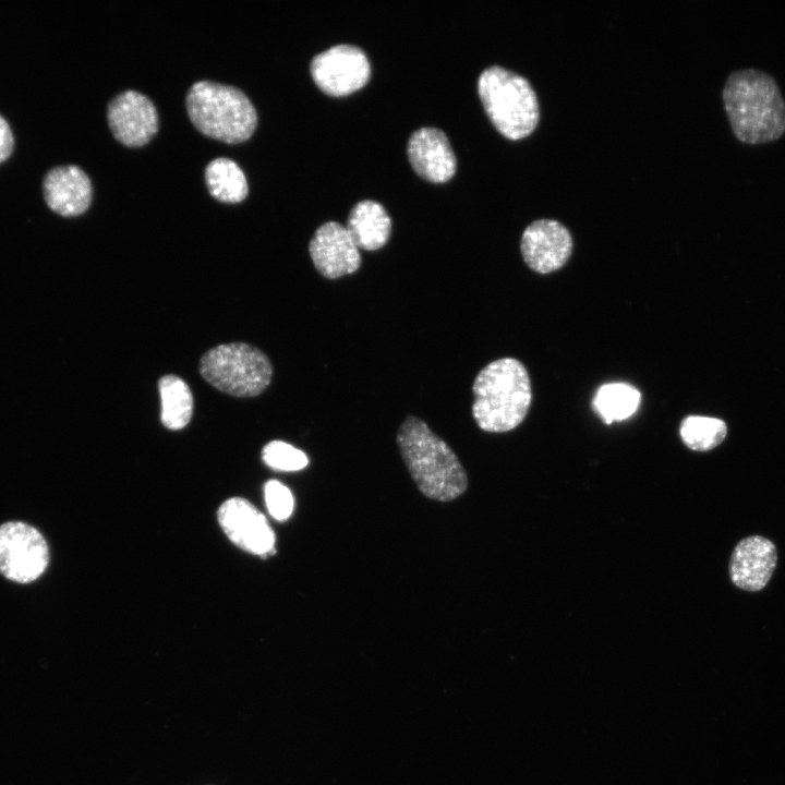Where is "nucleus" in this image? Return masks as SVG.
Returning <instances> with one entry per match:
<instances>
[{"label":"nucleus","instance_id":"20e7f679","mask_svg":"<svg viewBox=\"0 0 785 785\" xmlns=\"http://www.w3.org/2000/svg\"><path fill=\"white\" fill-rule=\"evenodd\" d=\"M185 101L194 126L215 140L229 144L241 143L256 128V110L237 87L200 81L191 86Z\"/></svg>","mask_w":785,"mask_h":785},{"label":"nucleus","instance_id":"9b49d317","mask_svg":"<svg viewBox=\"0 0 785 785\" xmlns=\"http://www.w3.org/2000/svg\"><path fill=\"white\" fill-rule=\"evenodd\" d=\"M220 527L240 548L255 555L275 554V534L266 518L240 497L226 500L218 510Z\"/></svg>","mask_w":785,"mask_h":785},{"label":"nucleus","instance_id":"f03ea898","mask_svg":"<svg viewBox=\"0 0 785 785\" xmlns=\"http://www.w3.org/2000/svg\"><path fill=\"white\" fill-rule=\"evenodd\" d=\"M396 442L419 491L427 498L450 502L468 487V475L449 445L420 418L408 415Z\"/></svg>","mask_w":785,"mask_h":785},{"label":"nucleus","instance_id":"423d86ee","mask_svg":"<svg viewBox=\"0 0 785 785\" xmlns=\"http://www.w3.org/2000/svg\"><path fill=\"white\" fill-rule=\"evenodd\" d=\"M203 378L234 397H254L270 384L273 366L267 355L244 342L219 345L201 359Z\"/></svg>","mask_w":785,"mask_h":785},{"label":"nucleus","instance_id":"39448f33","mask_svg":"<svg viewBox=\"0 0 785 785\" xmlns=\"http://www.w3.org/2000/svg\"><path fill=\"white\" fill-rule=\"evenodd\" d=\"M478 92L487 117L505 137L520 140L536 128L539 101L526 77L493 65L480 74Z\"/></svg>","mask_w":785,"mask_h":785},{"label":"nucleus","instance_id":"4468645a","mask_svg":"<svg viewBox=\"0 0 785 785\" xmlns=\"http://www.w3.org/2000/svg\"><path fill=\"white\" fill-rule=\"evenodd\" d=\"M407 152L414 171L430 182H446L456 172L454 150L439 129L424 126L415 130L409 137Z\"/></svg>","mask_w":785,"mask_h":785},{"label":"nucleus","instance_id":"a211bd4d","mask_svg":"<svg viewBox=\"0 0 785 785\" xmlns=\"http://www.w3.org/2000/svg\"><path fill=\"white\" fill-rule=\"evenodd\" d=\"M209 193L220 202L239 203L247 195V182L242 169L231 159L219 157L205 169Z\"/></svg>","mask_w":785,"mask_h":785},{"label":"nucleus","instance_id":"6ab92c4d","mask_svg":"<svg viewBox=\"0 0 785 785\" xmlns=\"http://www.w3.org/2000/svg\"><path fill=\"white\" fill-rule=\"evenodd\" d=\"M641 395L637 388L625 383L605 384L599 388L593 406L606 424L631 416Z\"/></svg>","mask_w":785,"mask_h":785},{"label":"nucleus","instance_id":"4be33fe9","mask_svg":"<svg viewBox=\"0 0 785 785\" xmlns=\"http://www.w3.org/2000/svg\"><path fill=\"white\" fill-rule=\"evenodd\" d=\"M266 506L276 520H286L293 510V497L288 487L278 481L270 480L265 485Z\"/></svg>","mask_w":785,"mask_h":785},{"label":"nucleus","instance_id":"412c9836","mask_svg":"<svg viewBox=\"0 0 785 785\" xmlns=\"http://www.w3.org/2000/svg\"><path fill=\"white\" fill-rule=\"evenodd\" d=\"M262 457L268 467L281 471L301 470L309 462L302 450L281 440L268 443L262 451Z\"/></svg>","mask_w":785,"mask_h":785},{"label":"nucleus","instance_id":"ddd939ff","mask_svg":"<svg viewBox=\"0 0 785 785\" xmlns=\"http://www.w3.org/2000/svg\"><path fill=\"white\" fill-rule=\"evenodd\" d=\"M776 564L774 543L761 535H750L740 540L730 555L729 578L737 588L757 592L768 584Z\"/></svg>","mask_w":785,"mask_h":785},{"label":"nucleus","instance_id":"f8f14e48","mask_svg":"<svg viewBox=\"0 0 785 785\" xmlns=\"http://www.w3.org/2000/svg\"><path fill=\"white\" fill-rule=\"evenodd\" d=\"M309 252L316 270L327 279L355 273L361 266L359 247L346 226L327 221L312 237Z\"/></svg>","mask_w":785,"mask_h":785},{"label":"nucleus","instance_id":"7ed1b4c3","mask_svg":"<svg viewBox=\"0 0 785 785\" xmlns=\"http://www.w3.org/2000/svg\"><path fill=\"white\" fill-rule=\"evenodd\" d=\"M472 391L474 421L490 433L516 428L524 420L532 401L529 373L514 358H502L485 365L478 373Z\"/></svg>","mask_w":785,"mask_h":785},{"label":"nucleus","instance_id":"0eeeda50","mask_svg":"<svg viewBox=\"0 0 785 785\" xmlns=\"http://www.w3.org/2000/svg\"><path fill=\"white\" fill-rule=\"evenodd\" d=\"M49 563V548L34 527L9 521L0 526V573L17 583L39 578Z\"/></svg>","mask_w":785,"mask_h":785},{"label":"nucleus","instance_id":"5701e85b","mask_svg":"<svg viewBox=\"0 0 785 785\" xmlns=\"http://www.w3.org/2000/svg\"><path fill=\"white\" fill-rule=\"evenodd\" d=\"M13 148V133L7 120L0 114V164L10 157Z\"/></svg>","mask_w":785,"mask_h":785},{"label":"nucleus","instance_id":"aec40b11","mask_svg":"<svg viewBox=\"0 0 785 785\" xmlns=\"http://www.w3.org/2000/svg\"><path fill=\"white\" fill-rule=\"evenodd\" d=\"M679 432L688 448L708 451L724 440L727 427L724 421L716 418L689 415L683 420Z\"/></svg>","mask_w":785,"mask_h":785},{"label":"nucleus","instance_id":"f3484780","mask_svg":"<svg viewBox=\"0 0 785 785\" xmlns=\"http://www.w3.org/2000/svg\"><path fill=\"white\" fill-rule=\"evenodd\" d=\"M161 422L170 430L186 426L193 414V396L188 384L177 375H165L158 382Z\"/></svg>","mask_w":785,"mask_h":785},{"label":"nucleus","instance_id":"2eb2a0df","mask_svg":"<svg viewBox=\"0 0 785 785\" xmlns=\"http://www.w3.org/2000/svg\"><path fill=\"white\" fill-rule=\"evenodd\" d=\"M48 207L64 217L83 214L92 201V184L77 166H58L48 171L43 183Z\"/></svg>","mask_w":785,"mask_h":785},{"label":"nucleus","instance_id":"6e6552de","mask_svg":"<svg viewBox=\"0 0 785 785\" xmlns=\"http://www.w3.org/2000/svg\"><path fill=\"white\" fill-rule=\"evenodd\" d=\"M310 69L315 84L324 93L337 97L360 89L371 74L364 51L348 44L333 46L316 55Z\"/></svg>","mask_w":785,"mask_h":785},{"label":"nucleus","instance_id":"f257e3e1","mask_svg":"<svg viewBox=\"0 0 785 785\" xmlns=\"http://www.w3.org/2000/svg\"><path fill=\"white\" fill-rule=\"evenodd\" d=\"M725 111L736 138L764 144L785 133V101L772 75L757 69L732 72L723 87Z\"/></svg>","mask_w":785,"mask_h":785},{"label":"nucleus","instance_id":"9d476101","mask_svg":"<svg viewBox=\"0 0 785 785\" xmlns=\"http://www.w3.org/2000/svg\"><path fill=\"white\" fill-rule=\"evenodd\" d=\"M107 119L113 136L129 147L146 144L158 130L154 104L135 90L116 96L108 105Z\"/></svg>","mask_w":785,"mask_h":785},{"label":"nucleus","instance_id":"1a4fd4ad","mask_svg":"<svg viewBox=\"0 0 785 785\" xmlns=\"http://www.w3.org/2000/svg\"><path fill=\"white\" fill-rule=\"evenodd\" d=\"M572 245L571 234L563 224L554 219H539L523 231L520 250L532 270L548 274L567 263Z\"/></svg>","mask_w":785,"mask_h":785},{"label":"nucleus","instance_id":"dca6fc26","mask_svg":"<svg viewBox=\"0 0 785 785\" xmlns=\"http://www.w3.org/2000/svg\"><path fill=\"white\" fill-rule=\"evenodd\" d=\"M346 228L359 249L375 251L387 243L391 219L382 204L364 200L350 210Z\"/></svg>","mask_w":785,"mask_h":785}]
</instances>
